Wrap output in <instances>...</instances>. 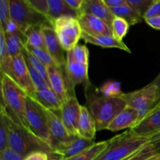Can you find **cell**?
Returning <instances> with one entry per match:
<instances>
[{
    "mask_svg": "<svg viewBox=\"0 0 160 160\" xmlns=\"http://www.w3.org/2000/svg\"><path fill=\"white\" fill-rule=\"evenodd\" d=\"M1 105L13 121L30 131L27 120L26 92L10 78L1 73Z\"/></svg>",
    "mask_w": 160,
    "mask_h": 160,
    "instance_id": "cell-1",
    "label": "cell"
},
{
    "mask_svg": "<svg viewBox=\"0 0 160 160\" xmlns=\"http://www.w3.org/2000/svg\"><path fill=\"white\" fill-rule=\"evenodd\" d=\"M8 147L24 157L34 151L45 152L51 157L54 152L50 145L36 137L30 131L17 124L9 116Z\"/></svg>",
    "mask_w": 160,
    "mask_h": 160,
    "instance_id": "cell-2",
    "label": "cell"
},
{
    "mask_svg": "<svg viewBox=\"0 0 160 160\" xmlns=\"http://www.w3.org/2000/svg\"><path fill=\"white\" fill-rule=\"evenodd\" d=\"M88 109L96 124L97 131L107 129L109 123L127 106L120 96L106 97L92 95L88 97Z\"/></svg>",
    "mask_w": 160,
    "mask_h": 160,
    "instance_id": "cell-3",
    "label": "cell"
},
{
    "mask_svg": "<svg viewBox=\"0 0 160 160\" xmlns=\"http://www.w3.org/2000/svg\"><path fill=\"white\" fill-rule=\"evenodd\" d=\"M148 143V138L125 131L109 139L108 146L94 160H123Z\"/></svg>",
    "mask_w": 160,
    "mask_h": 160,
    "instance_id": "cell-4",
    "label": "cell"
},
{
    "mask_svg": "<svg viewBox=\"0 0 160 160\" xmlns=\"http://www.w3.org/2000/svg\"><path fill=\"white\" fill-rule=\"evenodd\" d=\"M1 73L7 75L17 85L20 86L27 95L31 96L36 89L30 75L29 69L23 54L17 56H9L0 61Z\"/></svg>",
    "mask_w": 160,
    "mask_h": 160,
    "instance_id": "cell-5",
    "label": "cell"
},
{
    "mask_svg": "<svg viewBox=\"0 0 160 160\" xmlns=\"http://www.w3.org/2000/svg\"><path fill=\"white\" fill-rule=\"evenodd\" d=\"M120 97L128 106L134 108L138 112L140 120L160 102V88L154 83L151 82L138 90L128 93L123 92Z\"/></svg>",
    "mask_w": 160,
    "mask_h": 160,
    "instance_id": "cell-6",
    "label": "cell"
},
{
    "mask_svg": "<svg viewBox=\"0 0 160 160\" xmlns=\"http://www.w3.org/2000/svg\"><path fill=\"white\" fill-rule=\"evenodd\" d=\"M26 112L30 131L54 150V142L48 128L45 109L29 95L27 96Z\"/></svg>",
    "mask_w": 160,
    "mask_h": 160,
    "instance_id": "cell-7",
    "label": "cell"
},
{
    "mask_svg": "<svg viewBox=\"0 0 160 160\" xmlns=\"http://www.w3.org/2000/svg\"><path fill=\"white\" fill-rule=\"evenodd\" d=\"M51 25L64 51H70L78 45L83 31L78 17L62 16L53 20Z\"/></svg>",
    "mask_w": 160,
    "mask_h": 160,
    "instance_id": "cell-8",
    "label": "cell"
},
{
    "mask_svg": "<svg viewBox=\"0 0 160 160\" xmlns=\"http://www.w3.org/2000/svg\"><path fill=\"white\" fill-rule=\"evenodd\" d=\"M10 18L18 25L23 34L32 25L51 24L49 20L34 9L27 0H10Z\"/></svg>",
    "mask_w": 160,
    "mask_h": 160,
    "instance_id": "cell-9",
    "label": "cell"
},
{
    "mask_svg": "<svg viewBox=\"0 0 160 160\" xmlns=\"http://www.w3.org/2000/svg\"><path fill=\"white\" fill-rule=\"evenodd\" d=\"M89 65L78 62L70 54L67 52L66 64L64 67L67 88L70 96L75 95V87L79 84H90L88 78Z\"/></svg>",
    "mask_w": 160,
    "mask_h": 160,
    "instance_id": "cell-10",
    "label": "cell"
},
{
    "mask_svg": "<svg viewBox=\"0 0 160 160\" xmlns=\"http://www.w3.org/2000/svg\"><path fill=\"white\" fill-rule=\"evenodd\" d=\"M44 109L46 113L51 136L54 142V150L58 147L65 146L70 144L77 136L71 135L68 132L60 115L57 114V112Z\"/></svg>",
    "mask_w": 160,
    "mask_h": 160,
    "instance_id": "cell-11",
    "label": "cell"
},
{
    "mask_svg": "<svg viewBox=\"0 0 160 160\" xmlns=\"http://www.w3.org/2000/svg\"><path fill=\"white\" fill-rule=\"evenodd\" d=\"M129 130L135 135L147 138L160 131V102Z\"/></svg>",
    "mask_w": 160,
    "mask_h": 160,
    "instance_id": "cell-12",
    "label": "cell"
},
{
    "mask_svg": "<svg viewBox=\"0 0 160 160\" xmlns=\"http://www.w3.org/2000/svg\"><path fill=\"white\" fill-rule=\"evenodd\" d=\"M81 105L77 99L76 95L70 96L62 103L59 110V115L64 125L71 135L79 136L78 134V122H79Z\"/></svg>",
    "mask_w": 160,
    "mask_h": 160,
    "instance_id": "cell-13",
    "label": "cell"
},
{
    "mask_svg": "<svg viewBox=\"0 0 160 160\" xmlns=\"http://www.w3.org/2000/svg\"><path fill=\"white\" fill-rule=\"evenodd\" d=\"M42 30L45 36L46 50L53 58L56 65L60 68L64 69L66 64V56H64V50L58 39L54 28L51 24L47 23L44 25Z\"/></svg>",
    "mask_w": 160,
    "mask_h": 160,
    "instance_id": "cell-14",
    "label": "cell"
},
{
    "mask_svg": "<svg viewBox=\"0 0 160 160\" xmlns=\"http://www.w3.org/2000/svg\"><path fill=\"white\" fill-rule=\"evenodd\" d=\"M78 19L83 32L92 36H112L111 27L102 19L85 13L78 14Z\"/></svg>",
    "mask_w": 160,
    "mask_h": 160,
    "instance_id": "cell-15",
    "label": "cell"
},
{
    "mask_svg": "<svg viewBox=\"0 0 160 160\" xmlns=\"http://www.w3.org/2000/svg\"><path fill=\"white\" fill-rule=\"evenodd\" d=\"M47 70L50 88L62 103L70 96L67 88L64 69L60 68L57 65H51L47 67Z\"/></svg>",
    "mask_w": 160,
    "mask_h": 160,
    "instance_id": "cell-16",
    "label": "cell"
},
{
    "mask_svg": "<svg viewBox=\"0 0 160 160\" xmlns=\"http://www.w3.org/2000/svg\"><path fill=\"white\" fill-rule=\"evenodd\" d=\"M95 141L77 136L68 145L55 148L50 159H67L80 154L95 144ZM49 159V160H50Z\"/></svg>",
    "mask_w": 160,
    "mask_h": 160,
    "instance_id": "cell-17",
    "label": "cell"
},
{
    "mask_svg": "<svg viewBox=\"0 0 160 160\" xmlns=\"http://www.w3.org/2000/svg\"><path fill=\"white\" fill-rule=\"evenodd\" d=\"M85 13L93 15L106 21L111 27L115 16L110 8L106 6L103 0H83L78 14Z\"/></svg>",
    "mask_w": 160,
    "mask_h": 160,
    "instance_id": "cell-18",
    "label": "cell"
},
{
    "mask_svg": "<svg viewBox=\"0 0 160 160\" xmlns=\"http://www.w3.org/2000/svg\"><path fill=\"white\" fill-rule=\"evenodd\" d=\"M139 120V113L134 108L127 105L126 107L112 120L107 128V131L112 132L131 129Z\"/></svg>",
    "mask_w": 160,
    "mask_h": 160,
    "instance_id": "cell-19",
    "label": "cell"
},
{
    "mask_svg": "<svg viewBox=\"0 0 160 160\" xmlns=\"http://www.w3.org/2000/svg\"><path fill=\"white\" fill-rule=\"evenodd\" d=\"M30 97H31L42 107L48 110L59 112L62 106V102L52 90L51 88L35 91V92Z\"/></svg>",
    "mask_w": 160,
    "mask_h": 160,
    "instance_id": "cell-20",
    "label": "cell"
},
{
    "mask_svg": "<svg viewBox=\"0 0 160 160\" xmlns=\"http://www.w3.org/2000/svg\"><path fill=\"white\" fill-rule=\"evenodd\" d=\"M97 128L95 121L92 113L84 106H81L79 122H78V134L80 137L89 140L95 141Z\"/></svg>",
    "mask_w": 160,
    "mask_h": 160,
    "instance_id": "cell-21",
    "label": "cell"
},
{
    "mask_svg": "<svg viewBox=\"0 0 160 160\" xmlns=\"http://www.w3.org/2000/svg\"><path fill=\"white\" fill-rule=\"evenodd\" d=\"M81 39L84 41L86 43L92 44V45H98L102 48H115L120 50L131 53V50L126 45L123 41H120L115 38L113 36L102 35V36H92L86 33L82 32Z\"/></svg>",
    "mask_w": 160,
    "mask_h": 160,
    "instance_id": "cell-22",
    "label": "cell"
},
{
    "mask_svg": "<svg viewBox=\"0 0 160 160\" xmlns=\"http://www.w3.org/2000/svg\"><path fill=\"white\" fill-rule=\"evenodd\" d=\"M50 23L53 20L62 16L78 17V11L70 7L64 0H47Z\"/></svg>",
    "mask_w": 160,
    "mask_h": 160,
    "instance_id": "cell-23",
    "label": "cell"
},
{
    "mask_svg": "<svg viewBox=\"0 0 160 160\" xmlns=\"http://www.w3.org/2000/svg\"><path fill=\"white\" fill-rule=\"evenodd\" d=\"M44 25H32L25 30L23 35L26 38L27 45L46 49L45 36L42 30Z\"/></svg>",
    "mask_w": 160,
    "mask_h": 160,
    "instance_id": "cell-24",
    "label": "cell"
},
{
    "mask_svg": "<svg viewBox=\"0 0 160 160\" xmlns=\"http://www.w3.org/2000/svg\"><path fill=\"white\" fill-rule=\"evenodd\" d=\"M6 41L8 56L13 57L23 53L26 45V38L23 34H6Z\"/></svg>",
    "mask_w": 160,
    "mask_h": 160,
    "instance_id": "cell-25",
    "label": "cell"
},
{
    "mask_svg": "<svg viewBox=\"0 0 160 160\" xmlns=\"http://www.w3.org/2000/svg\"><path fill=\"white\" fill-rule=\"evenodd\" d=\"M111 10L115 17H119L124 19L131 26L138 24L144 20V17L142 14L134 10L128 4L123 5V6H118V7L112 8Z\"/></svg>",
    "mask_w": 160,
    "mask_h": 160,
    "instance_id": "cell-26",
    "label": "cell"
},
{
    "mask_svg": "<svg viewBox=\"0 0 160 160\" xmlns=\"http://www.w3.org/2000/svg\"><path fill=\"white\" fill-rule=\"evenodd\" d=\"M109 143V139L100 142H95L92 146L88 148L87 150L74 156L67 158V159H56L50 160H94L102 152L104 151L105 148L108 146Z\"/></svg>",
    "mask_w": 160,
    "mask_h": 160,
    "instance_id": "cell-27",
    "label": "cell"
},
{
    "mask_svg": "<svg viewBox=\"0 0 160 160\" xmlns=\"http://www.w3.org/2000/svg\"><path fill=\"white\" fill-rule=\"evenodd\" d=\"M9 138V115L1 105L0 109V152L8 147Z\"/></svg>",
    "mask_w": 160,
    "mask_h": 160,
    "instance_id": "cell-28",
    "label": "cell"
},
{
    "mask_svg": "<svg viewBox=\"0 0 160 160\" xmlns=\"http://www.w3.org/2000/svg\"><path fill=\"white\" fill-rule=\"evenodd\" d=\"M23 54L24 56L25 59L28 61L29 63H31L33 66L34 69L40 73L41 76L44 78L47 84L49 85V80H48V70H47V67L40 60L38 59L33 53H31L29 50L27 48L26 45H25L24 50L23 52ZM50 87V86H49Z\"/></svg>",
    "mask_w": 160,
    "mask_h": 160,
    "instance_id": "cell-29",
    "label": "cell"
},
{
    "mask_svg": "<svg viewBox=\"0 0 160 160\" xmlns=\"http://www.w3.org/2000/svg\"><path fill=\"white\" fill-rule=\"evenodd\" d=\"M131 25L124 20L119 17H114L111 24V28L112 31V36L115 38L120 41H123V38L127 35L129 31Z\"/></svg>",
    "mask_w": 160,
    "mask_h": 160,
    "instance_id": "cell-30",
    "label": "cell"
},
{
    "mask_svg": "<svg viewBox=\"0 0 160 160\" xmlns=\"http://www.w3.org/2000/svg\"><path fill=\"white\" fill-rule=\"evenodd\" d=\"M157 153L159 152L156 149V148L148 142L143 147H142L140 149L136 151L133 154L130 155L128 157L123 160H147Z\"/></svg>",
    "mask_w": 160,
    "mask_h": 160,
    "instance_id": "cell-31",
    "label": "cell"
},
{
    "mask_svg": "<svg viewBox=\"0 0 160 160\" xmlns=\"http://www.w3.org/2000/svg\"><path fill=\"white\" fill-rule=\"evenodd\" d=\"M102 95L106 97H118L123 94L121 84L118 81H108L100 88Z\"/></svg>",
    "mask_w": 160,
    "mask_h": 160,
    "instance_id": "cell-32",
    "label": "cell"
},
{
    "mask_svg": "<svg viewBox=\"0 0 160 160\" xmlns=\"http://www.w3.org/2000/svg\"><path fill=\"white\" fill-rule=\"evenodd\" d=\"M75 60L89 65V51L84 45H78L74 48L67 52Z\"/></svg>",
    "mask_w": 160,
    "mask_h": 160,
    "instance_id": "cell-33",
    "label": "cell"
},
{
    "mask_svg": "<svg viewBox=\"0 0 160 160\" xmlns=\"http://www.w3.org/2000/svg\"><path fill=\"white\" fill-rule=\"evenodd\" d=\"M27 48L31 52V53L34 55L38 59H40L46 67L51 65H56V62L54 61L53 58L52 57L51 55L48 53V52L46 49L41 48H36V47L28 46L26 45Z\"/></svg>",
    "mask_w": 160,
    "mask_h": 160,
    "instance_id": "cell-34",
    "label": "cell"
},
{
    "mask_svg": "<svg viewBox=\"0 0 160 160\" xmlns=\"http://www.w3.org/2000/svg\"><path fill=\"white\" fill-rule=\"evenodd\" d=\"M26 62L27 64H28V69H29L31 78V80H32V82L33 84H34V88H35L36 91L42 90V89L46 88H50L49 85L47 84L46 81L44 80V78L41 76L40 73L33 67V66L31 65V63H29L27 60Z\"/></svg>",
    "mask_w": 160,
    "mask_h": 160,
    "instance_id": "cell-35",
    "label": "cell"
},
{
    "mask_svg": "<svg viewBox=\"0 0 160 160\" xmlns=\"http://www.w3.org/2000/svg\"><path fill=\"white\" fill-rule=\"evenodd\" d=\"M128 6L144 16L145 12L153 3V0H126Z\"/></svg>",
    "mask_w": 160,
    "mask_h": 160,
    "instance_id": "cell-36",
    "label": "cell"
},
{
    "mask_svg": "<svg viewBox=\"0 0 160 160\" xmlns=\"http://www.w3.org/2000/svg\"><path fill=\"white\" fill-rule=\"evenodd\" d=\"M10 19V0H0V27H4Z\"/></svg>",
    "mask_w": 160,
    "mask_h": 160,
    "instance_id": "cell-37",
    "label": "cell"
},
{
    "mask_svg": "<svg viewBox=\"0 0 160 160\" xmlns=\"http://www.w3.org/2000/svg\"><path fill=\"white\" fill-rule=\"evenodd\" d=\"M28 2L34 9H36L40 13L45 15L49 20L47 0H28Z\"/></svg>",
    "mask_w": 160,
    "mask_h": 160,
    "instance_id": "cell-38",
    "label": "cell"
},
{
    "mask_svg": "<svg viewBox=\"0 0 160 160\" xmlns=\"http://www.w3.org/2000/svg\"><path fill=\"white\" fill-rule=\"evenodd\" d=\"M24 156L17 152L9 147L0 152V160H23Z\"/></svg>",
    "mask_w": 160,
    "mask_h": 160,
    "instance_id": "cell-39",
    "label": "cell"
},
{
    "mask_svg": "<svg viewBox=\"0 0 160 160\" xmlns=\"http://www.w3.org/2000/svg\"><path fill=\"white\" fill-rule=\"evenodd\" d=\"M159 16H160V0H156L153 2L152 4L148 7V9L144 14L143 17L145 20V19L159 17Z\"/></svg>",
    "mask_w": 160,
    "mask_h": 160,
    "instance_id": "cell-40",
    "label": "cell"
},
{
    "mask_svg": "<svg viewBox=\"0 0 160 160\" xmlns=\"http://www.w3.org/2000/svg\"><path fill=\"white\" fill-rule=\"evenodd\" d=\"M0 28H2L6 34H23L18 25L11 18L8 20L4 27H0Z\"/></svg>",
    "mask_w": 160,
    "mask_h": 160,
    "instance_id": "cell-41",
    "label": "cell"
},
{
    "mask_svg": "<svg viewBox=\"0 0 160 160\" xmlns=\"http://www.w3.org/2000/svg\"><path fill=\"white\" fill-rule=\"evenodd\" d=\"M8 56L7 45H6V34L2 28H0V61L3 60Z\"/></svg>",
    "mask_w": 160,
    "mask_h": 160,
    "instance_id": "cell-42",
    "label": "cell"
},
{
    "mask_svg": "<svg viewBox=\"0 0 160 160\" xmlns=\"http://www.w3.org/2000/svg\"><path fill=\"white\" fill-rule=\"evenodd\" d=\"M49 155L43 151H34L29 153L23 160H49Z\"/></svg>",
    "mask_w": 160,
    "mask_h": 160,
    "instance_id": "cell-43",
    "label": "cell"
},
{
    "mask_svg": "<svg viewBox=\"0 0 160 160\" xmlns=\"http://www.w3.org/2000/svg\"><path fill=\"white\" fill-rule=\"evenodd\" d=\"M148 142L156 148L158 152L160 153V131L150 136L148 138Z\"/></svg>",
    "mask_w": 160,
    "mask_h": 160,
    "instance_id": "cell-44",
    "label": "cell"
},
{
    "mask_svg": "<svg viewBox=\"0 0 160 160\" xmlns=\"http://www.w3.org/2000/svg\"><path fill=\"white\" fill-rule=\"evenodd\" d=\"M145 21L151 28L160 31V16H159V17H151V18L145 19Z\"/></svg>",
    "mask_w": 160,
    "mask_h": 160,
    "instance_id": "cell-45",
    "label": "cell"
},
{
    "mask_svg": "<svg viewBox=\"0 0 160 160\" xmlns=\"http://www.w3.org/2000/svg\"><path fill=\"white\" fill-rule=\"evenodd\" d=\"M103 1L106 3V6L110 9L128 4L126 0H103Z\"/></svg>",
    "mask_w": 160,
    "mask_h": 160,
    "instance_id": "cell-46",
    "label": "cell"
},
{
    "mask_svg": "<svg viewBox=\"0 0 160 160\" xmlns=\"http://www.w3.org/2000/svg\"><path fill=\"white\" fill-rule=\"evenodd\" d=\"M69 6L75 10L78 11L83 0H64Z\"/></svg>",
    "mask_w": 160,
    "mask_h": 160,
    "instance_id": "cell-47",
    "label": "cell"
},
{
    "mask_svg": "<svg viewBox=\"0 0 160 160\" xmlns=\"http://www.w3.org/2000/svg\"><path fill=\"white\" fill-rule=\"evenodd\" d=\"M152 82L154 83L155 84H156V85H157L158 87L160 88V72H159V74H158V76L156 77V78H155L152 81Z\"/></svg>",
    "mask_w": 160,
    "mask_h": 160,
    "instance_id": "cell-48",
    "label": "cell"
},
{
    "mask_svg": "<svg viewBox=\"0 0 160 160\" xmlns=\"http://www.w3.org/2000/svg\"><path fill=\"white\" fill-rule=\"evenodd\" d=\"M147 160H160V153H157V154L152 156L151 158H149V159Z\"/></svg>",
    "mask_w": 160,
    "mask_h": 160,
    "instance_id": "cell-49",
    "label": "cell"
},
{
    "mask_svg": "<svg viewBox=\"0 0 160 160\" xmlns=\"http://www.w3.org/2000/svg\"><path fill=\"white\" fill-rule=\"evenodd\" d=\"M153 1H156V0H153Z\"/></svg>",
    "mask_w": 160,
    "mask_h": 160,
    "instance_id": "cell-50",
    "label": "cell"
},
{
    "mask_svg": "<svg viewBox=\"0 0 160 160\" xmlns=\"http://www.w3.org/2000/svg\"><path fill=\"white\" fill-rule=\"evenodd\" d=\"M27 1H28V0H27Z\"/></svg>",
    "mask_w": 160,
    "mask_h": 160,
    "instance_id": "cell-51",
    "label": "cell"
}]
</instances>
